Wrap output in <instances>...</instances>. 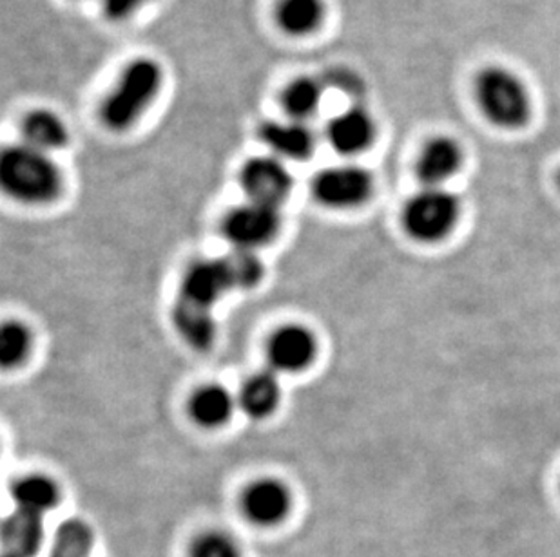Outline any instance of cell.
Wrapping results in <instances>:
<instances>
[{"mask_svg": "<svg viewBox=\"0 0 560 557\" xmlns=\"http://www.w3.org/2000/svg\"><path fill=\"white\" fill-rule=\"evenodd\" d=\"M164 85V69L154 58L138 57L127 62L117 84L101 104V121L113 132L131 129Z\"/></svg>", "mask_w": 560, "mask_h": 557, "instance_id": "1", "label": "cell"}, {"mask_svg": "<svg viewBox=\"0 0 560 557\" xmlns=\"http://www.w3.org/2000/svg\"><path fill=\"white\" fill-rule=\"evenodd\" d=\"M0 187L13 200L43 205L60 194L62 174L51 154L19 143L0 154Z\"/></svg>", "mask_w": 560, "mask_h": 557, "instance_id": "2", "label": "cell"}, {"mask_svg": "<svg viewBox=\"0 0 560 557\" xmlns=\"http://www.w3.org/2000/svg\"><path fill=\"white\" fill-rule=\"evenodd\" d=\"M476 98L482 115L501 129L515 131L532 118L528 87L517 74L502 66H490L477 74Z\"/></svg>", "mask_w": 560, "mask_h": 557, "instance_id": "3", "label": "cell"}, {"mask_svg": "<svg viewBox=\"0 0 560 557\" xmlns=\"http://www.w3.org/2000/svg\"><path fill=\"white\" fill-rule=\"evenodd\" d=\"M459 214V200L452 192L441 187H427L402 209V226L408 236L418 241H441L454 230Z\"/></svg>", "mask_w": 560, "mask_h": 557, "instance_id": "4", "label": "cell"}, {"mask_svg": "<svg viewBox=\"0 0 560 557\" xmlns=\"http://www.w3.org/2000/svg\"><path fill=\"white\" fill-rule=\"evenodd\" d=\"M372 192V174L358 165L328 167L312 179V194L328 209H354L371 200Z\"/></svg>", "mask_w": 560, "mask_h": 557, "instance_id": "5", "label": "cell"}, {"mask_svg": "<svg viewBox=\"0 0 560 557\" xmlns=\"http://www.w3.org/2000/svg\"><path fill=\"white\" fill-rule=\"evenodd\" d=\"M281 217L278 206L261 203H245L229 212L223 220V234L238 250H253L264 247L278 234Z\"/></svg>", "mask_w": 560, "mask_h": 557, "instance_id": "6", "label": "cell"}, {"mask_svg": "<svg viewBox=\"0 0 560 557\" xmlns=\"http://www.w3.org/2000/svg\"><path fill=\"white\" fill-rule=\"evenodd\" d=\"M240 185L254 203L278 206L291 194L292 174L276 156H256L245 162L240 170Z\"/></svg>", "mask_w": 560, "mask_h": 557, "instance_id": "7", "label": "cell"}, {"mask_svg": "<svg viewBox=\"0 0 560 557\" xmlns=\"http://www.w3.org/2000/svg\"><path fill=\"white\" fill-rule=\"evenodd\" d=\"M316 357V339L307 328L285 327L270 336L267 360L270 371L296 374L307 369Z\"/></svg>", "mask_w": 560, "mask_h": 557, "instance_id": "8", "label": "cell"}, {"mask_svg": "<svg viewBox=\"0 0 560 557\" xmlns=\"http://www.w3.org/2000/svg\"><path fill=\"white\" fill-rule=\"evenodd\" d=\"M377 127L371 112L363 107H350L328 121L325 138L328 145L341 156L365 153L374 143Z\"/></svg>", "mask_w": 560, "mask_h": 557, "instance_id": "9", "label": "cell"}, {"mask_svg": "<svg viewBox=\"0 0 560 557\" xmlns=\"http://www.w3.org/2000/svg\"><path fill=\"white\" fill-rule=\"evenodd\" d=\"M258 138L280 159L303 162L316 151V134L303 121H264L259 126Z\"/></svg>", "mask_w": 560, "mask_h": 557, "instance_id": "10", "label": "cell"}, {"mask_svg": "<svg viewBox=\"0 0 560 557\" xmlns=\"http://www.w3.org/2000/svg\"><path fill=\"white\" fill-rule=\"evenodd\" d=\"M463 158L465 154L457 140L450 137L432 138L430 142L424 143L423 151L419 153L416 164L419 181H423L424 187L438 189L459 173Z\"/></svg>", "mask_w": 560, "mask_h": 557, "instance_id": "11", "label": "cell"}, {"mask_svg": "<svg viewBox=\"0 0 560 557\" xmlns=\"http://www.w3.org/2000/svg\"><path fill=\"white\" fill-rule=\"evenodd\" d=\"M233 288L223 259L192 264L182 278L180 299L211 308Z\"/></svg>", "mask_w": 560, "mask_h": 557, "instance_id": "12", "label": "cell"}, {"mask_svg": "<svg viewBox=\"0 0 560 557\" xmlns=\"http://www.w3.org/2000/svg\"><path fill=\"white\" fill-rule=\"evenodd\" d=\"M242 509L256 525H276L289 514L291 495L281 482L259 479L242 496Z\"/></svg>", "mask_w": 560, "mask_h": 557, "instance_id": "13", "label": "cell"}, {"mask_svg": "<svg viewBox=\"0 0 560 557\" xmlns=\"http://www.w3.org/2000/svg\"><path fill=\"white\" fill-rule=\"evenodd\" d=\"M22 143L30 147L51 154L66 147L69 142V129L66 121L49 109H33L22 118Z\"/></svg>", "mask_w": 560, "mask_h": 557, "instance_id": "14", "label": "cell"}, {"mask_svg": "<svg viewBox=\"0 0 560 557\" xmlns=\"http://www.w3.org/2000/svg\"><path fill=\"white\" fill-rule=\"evenodd\" d=\"M327 15L325 0H278L275 10L276 26L287 37H308L322 27Z\"/></svg>", "mask_w": 560, "mask_h": 557, "instance_id": "15", "label": "cell"}, {"mask_svg": "<svg viewBox=\"0 0 560 557\" xmlns=\"http://www.w3.org/2000/svg\"><path fill=\"white\" fill-rule=\"evenodd\" d=\"M43 518L16 510L2 523L4 556L33 557L43 545Z\"/></svg>", "mask_w": 560, "mask_h": 557, "instance_id": "16", "label": "cell"}, {"mask_svg": "<svg viewBox=\"0 0 560 557\" xmlns=\"http://www.w3.org/2000/svg\"><path fill=\"white\" fill-rule=\"evenodd\" d=\"M281 386L275 371H259L245 380L238 393V404L245 415L261 420L275 413L280 404Z\"/></svg>", "mask_w": 560, "mask_h": 557, "instance_id": "17", "label": "cell"}, {"mask_svg": "<svg viewBox=\"0 0 560 557\" xmlns=\"http://www.w3.org/2000/svg\"><path fill=\"white\" fill-rule=\"evenodd\" d=\"M173 322L178 333L184 336V341L196 349H207L217 336V324L211 308L195 305L180 297L173 310Z\"/></svg>", "mask_w": 560, "mask_h": 557, "instance_id": "18", "label": "cell"}, {"mask_svg": "<svg viewBox=\"0 0 560 557\" xmlns=\"http://www.w3.org/2000/svg\"><path fill=\"white\" fill-rule=\"evenodd\" d=\"M11 496L15 501L16 510L38 515V518H43L46 512L55 509L60 500L59 487L55 482L38 474L16 479L11 489Z\"/></svg>", "mask_w": 560, "mask_h": 557, "instance_id": "19", "label": "cell"}, {"mask_svg": "<svg viewBox=\"0 0 560 557\" xmlns=\"http://www.w3.org/2000/svg\"><path fill=\"white\" fill-rule=\"evenodd\" d=\"M190 418L201 427H220L234 413V399L222 386H206L192 394Z\"/></svg>", "mask_w": 560, "mask_h": 557, "instance_id": "20", "label": "cell"}, {"mask_svg": "<svg viewBox=\"0 0 560 557\" xmlns=\"http://www.w3.org/2000/svg\"><path fill=\"white\" fill-rule=\"evenodd\" d=\"M323 87L312 76H298L281 91V109L289 120L308 123L312 116L316 115L322 106Z\"/></svg>", "mask_w": 560, "mask_h": 557, "instance_id": "21", "label": "cell"}, {"mask_svg": "<svg viewBox=\"0 0 560 557\" xmlns=\"http://www.w3.org/2000/svg\"><path fill=\"white\" fill-rule=\"evenodd\" d=\"M93 532L84 521L69 520L60 525L55 536L51 557H90Z\"/></svg>", "mask_w": 560, "mask_h": 557, "instance_id": "22", "label": "cell"}, {"mask_svg": "<svg viewBox=\"0 0 560 557\" xmlns=\"http://www.w3.org/2000/svg\"><path fill=\"white\" fill-rule=\"evenodd\" d=\"M223 263L233 288H253L254 284H258L264 277V264L253 250L234 248V252L229 253Z\"/></svg>", "mask_w": 560, "mask_h": 557, "instance_id": "23", "label": "cell"}, {"mask_svg": "<svg viewBox=\"0 0 560 557\" xmlns=\"http://www.w3.org/2000/svg\"><path fill=\"white\" fill-rule=\"evenodd\" d=\"M32 336L21 322H4L0 330V364L2 368H13L27 357Z\"/></svg>", "mask_w": 560, "mask_h": 557, "instance_id": "24", "label": "cell"}, {"mask_svg": "<svg viewBox=\"0 0 560 557\" xmlns=\"http://www.w3.org/2000/svg\"><path fill=\"white\" fill-rule=\"evenodd\" d=\"M190 557H242V554L231 537L220 532H207L196 540Z\"/></svg>", "mask_w": 560, "mask_h": 557, "instance_id": "25", "label": "cell"}, {"mask_svg": "<svg viewBox=\"0 0 560 557\" xmlns=\"http://www.w3.org/2000/svg\"><path fill=\"white\" fill-rule=\"evenodd\" d=\"M149 0H101L102 13L107 21L124 22L142 10Z\"/></svg>", "mask_w": 560, "mask_h": 557, "instance_id": "26", "label": "cell"}, {"mask_svg": "<svg viewBox=\"0 0 560 557\" xmlns=\"http://www.w3.org/2000/svg\"><path fill=\"white\" fill-rule=\"evenodd\" d=\"M559 185H560V174H559Z\"/></svg>", "mask_w": 560, "mask_h": 557, "instance_id": "27", "label": "cell"}, {"mask_svg": "<svg viewBox=\"0 0 560 557\" xmlns=\"http://www.w3.org/2000/svg\"><path fill=\"white\" fill-rule=\"evenodd\" d=\"M4 557H8V556H4Z\"/></svg>", "mask_w": 560, "mask_h": 557, "instance_id": "28", "label": "cell"}]
</instances>
